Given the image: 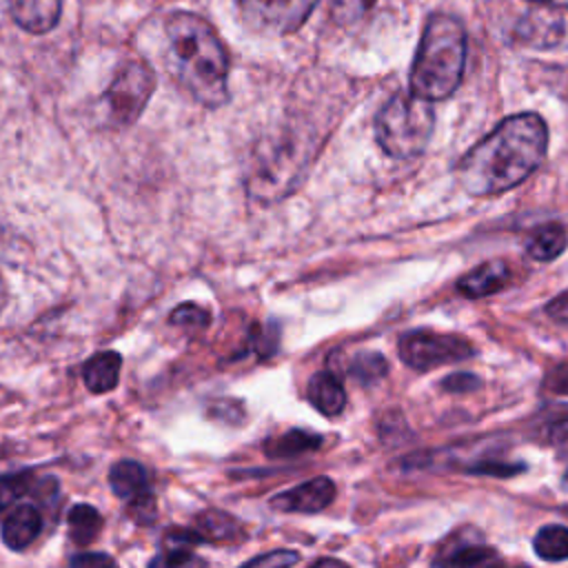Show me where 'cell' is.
Listing matches in <instances>:
<instances>
[{"mask_svg": "<svg viewBox=\"0 0 568 568\" xmlns=\"http://www.w3.org/2000/svg\"><path fill=\"white\" fill-rule=\"evenodd\" d=\"M548 126L537 113L499 122L457 164V180L470 195H497L521 184L544 160Z\"/></svg>", "mask_w": 568, "mask_h": 568, "instance_id": "cell-1", "label": "cell"}, {"mask_svg": "<svg viewBox=\"0 0 568 568\" xmlns=\"http://www.w3.org/2000/svg\"><path fill=\"white\" fill-rule=\"evenodd\" d=\"M169 64L180 84L202 104L229 98V53L215 29L191 11H173L164 24Z\"/></svg>", "mask_w": 568, "mask_h": 568, "instance_id": "cell-2", "label": "cell"}, {"mask_svg": "<svg viewBox=\"0 0 568 568\" xmlns=\"http://www.w3.org/2000/svg\"><path fill=\"white\" fill-rule=\"evenodd\" d=\"M466 67V29L446 13H435L422 33L413 67L410 93L433 102L453 95Z\"/></svg>", "mask_w": 568, "mask_h": 568, "instance_id": "cell-3", "label": "cell"}, {"mask_svg": "<svg viewBox=\"0 0 568 568\" xmlns=\"http://www.w3.org/2000/svg\"><path fill=\"white\" fill-rule=\"evenodd\" d=\"M435 113L430 102L413 95H393L375 118V138L382 151L397 160L419 155L433 133Z\"/></svg>", "mask_w": 568, "mask_h": 568, "instance_id": "cell-4", "label": "cell"}, {"mask_svg": "<svg viewBox=\"0 0 568 568\" xmlns=\"http://www.w3.org/2000/svg\"><path fill=\"white\" fill-rule=\"evenodd\" d=\"M155 89V73L144 60H129L115 71L106 93V113L118 124H131L144 111Z\"/></svg>", "mask_w": 568, "mask_h": 568, "instance_id": "cell-5", "label": "cell"}, {"mask_svg": "<svg viewBox=\"0 0 568 568\" xmlns=\"http://www.w3.org/2000/svg\"><path fill=\"white\" fill-rule=\"evenodd\" d=\"M399 359L415 371H430L444 364L468 359L475 348L468 339L450 333L408 331L397 342Z\"/></svg>", "mask_w": 568, "mask_h": 568, "instance_id": "cell-6", "label": "cell"}, {"mask_svg": "<svg viewBox=\"0 0 568 568\" xmlns=\"http://www.w3.org/2000/svg\"><path fill=\"white\" fill-rule=\"evenodd\" d=\"M317 0H240L242 20L257 33L286 36L297 31Z\"/></svg>", "mask_w": 568, "mask_h": 568, "instance_id": "cell-7", "label": "cell"}, {"mask_svg": "<svg viewBox=\"0 0 568 568\" xmlns=\"http://www.w3.org/2000/svg\"><path fill=\"white\" fill-rule=\"evenodd\" d=\"M111 490L129 504L133 519L149 524L155 517V497L146 479V470L133 459H120L109 470Z\"/></svg>", "mask_w": 568, "mask_h": 568, "instance_id": "cell-8", "label": "cell"}, {"mask_svg": "<svg viewBox=\"0 0 568 568\" xmlns=\"http://www.w3.org/2000/svg\"><path fill=\"white\" fill-rule=\"evenodd\" d=\"M477 535H468L455 530L439 548L435 557L437 568H504V559L490 546H484L475 539Z\"/></svg>", "mask_w": 568, "mask_h": 568, "instance_id": "cell-9", "label": "cell"}, {"mask_svg": "<svg viewBox=\"0 0 568 568\" xmlns=\"http://www.w3.org/2000/svg\"><path fill=\"white\" fill-rule=\"evenodd\" d=\"M337 493V486L331 477L317 475L313 479H306L288 490H282L271 497V506L282 513H304L313 515L324 510Z\"/></svg>", "mask_w": 568, "mask_h": 568, "instance_id": "cell-10", "label": "cell"}, {"mask_svg": "<svg viewBox=\"0 0 568 568\" xmlns=\"http://www.w3.org/2000/svg\"><path fill=\"white\" fill-rule=\"evenodd\" d=\"M11 18L29 33L51 31L62 13V0H7Z\"/></svg>", "mask_w": 568, "mask_h": 568, "instance_id": "cell-11", "label": "cell"}, {"mask_svg": "<svg viewBox=\"0 0 568 568\" xmlns=\"http://www.w3.org/2000/svg\"><path fill=\"white\" fill-rule=\"evenodd\" d=\"M508 277H510L508 264L504 260H490V262H484L477 268L468 271L464 277H459L457 291L464 297L479 300V297L501 291L506 286Z\"/></svg>", "mask_w": 568, "mask_h": 568, "instance_id": "cell-12", "label": "cell"}, {"mask_svg": "<svg viewBox=\"0 0 568 568\" xmlns=\"http://www.w3.org/2000/svg\"><path fill=\"white\" fill-rule=\"evenodd\" d=\"M306 397L317 408V413L326 417H337L346 406V390L339 377L331 371H317L308 379Z\"/></svg>", "mask_w": 568, "mask_h": 568, "instance_id": "cell-13", "label": "cell"}, {"mask_svg": "<svg viewBox=\"0 0 568 568\" xmlns=\"http://www.w3.org/2000/svg\"><path fill=\"white\" fill-rule=\"evenodd\" d=\"M42 528V515L36 506H18L13 513H9L2 521V541L11 550L27 548Z\"/></svg>", "mask_w": 568, "mask_h": 568, "instance_id": "cell-14", "label": "cell"}, {"mask_svg": "<svg viewBox=\"0 0 568 568\" xmlns=\"http://www.w3.org/2000/svg\"><path fill=\"white\" fill-rule=\"evenodd\" d=\"M122 368V357L115 351H102L95 353L89 362L82 366V379L84 386L91 393H109L118 386Z\"/></svg>", "mask_w": 568, "mask_h": 568, "instance_id": "cell-15", "label": "cell"}, {"mask_svg": "<svg viewBox=\"0 0 568 568\" xmlns=\"http://www.w3.org/2000/svg\"><path fill=\"white\" fill-rule=\"evenodd\" d=\"M564 31H566L564 13L552 11V9L532 11L521 22L524 40L530 42L532 47H552V44H557L561 40Z\"/></svg>", "mask_w": 568, "mask_h": 568, "instance_id": "cell-16", "label": "cell"}, {"mask_svg": "<svg viewBox=\"0 0 568 568\" xmlns=\"http://www.w3.org/2000/svg\"><path fill=\"white\" fill-rule=\"evenodd\" d=\"M320 446H322L320 435L302 428H291L277 437H268L264 442V453L271 459H291V457H300L304 453L317 450Z\"/></svg>", "mask_w": 568, "mask_h": 568, "instance_id": "cell-17", "label": "cell"}, {"mask_svg": "<svg viewBox=\"0 0 568 568\" xmlns=\"http://www.w3.org/2000/svg\"><path fill=\"white\" fill-rule=\"evenodd\" d=\"M193 530L202 537V541H215V544H229L242 537V524L224 510L200 513L195 517Z\"/></svg>", "mask_w": 568, "mask_h": 568, "instance_id": "cell-18", "label": "cell"}, {"mask_svg": "<svg viewBox=\"0 0 568 568\" xmlns=\"http://www.w3.org/2000/svg\"><path fill=\"white\" fill-rule=\"evenodd\" d=\"M532 548L544 561H564L568 559V526L546 524L532 537Z\"/></svg>", "mask_w": 568, "mask_h": 568, "instance_id": "cell-19", "label": "cell"}, {"mask_svg": "<svg viewBox=\"0 0 568 568\" xmlns=\"http://www.w3.org/2000/svg\"><path fill=\"white\" fill-rule=\"evenodd\" d=\"M566 246H568V233H566V229L559 226V224H548V226L539 229V231L530 237L526 251H528V255H530L532 260H537V262H550V260H555L557 255H561V253L566 251Z\"/></svg>", "mask_w": 568, "mask_h": 568, "instance_id": "cell-20", "label": "cell"}, {"mask_svg": "<svg viewBox=\"0 0 568 568\" xmlns=\"http://www.w3.org/2000/svg\"><path fill=\"white\" fill-rule=\"evenodd\" d=\"M102 528V515L89 504H78L69 510V535L78 546L91 544Z\"/></svg>", "mask_w": 568, "mask_h": 568, "instance_id": "cell-21", "label": "cell"}, {"mask_svg": "<svg viewBox=\"0 0 568 568\" xmlns=\"http://www.w3.org/2000/svg\"><path fill=\"white\" fill-rule=\"evenodd\" d=\"M388 373V362L382 353L364 351L348 362V375L359 384H373Z\"/></svg>", "mask_w": 568, "mask_h": 568, "instance_id": "cell-22", "label": "cell"}, {"mask_svg": "<svg viewBox=\"0 0 568 568\" xmlns=\"http://www.w3.org/2000/svg\"><path fill=\"white\" fill-rule=\"evenodd\" d=\"M204 559L193 552L191 546L166 544L164 548L149 561V568H204Z\"/></svg>", "mask_w": 568, "mask_h": 568, "instance_id": "cell-23", "label": "cell"}, {"mask_svg": "<svg viewBox=\"0 0 568 568\" xmlns=\"http://www.w3.org/2000/svg\"><path fill=\"white\" fill-rule=\"evenodd\" d=\"M33 477L31 473H11L0 475V510L16 504L20 497H24L31 490Z\"/></svg>", "mask_w": 568, "mask_h": 568, "instance_id": "cell-24", "label": "cell"}, {"mask_svg": "<svg viewBox=\"0 0 568 568\" xmlns=\"http://www.w3.org/2000/svg\"><path fill=\"white\" fill-rule=\"evenodd\" d=\"M171 324L180 326V328H191V331H202L209 326L211 322V315L206 308L193 304V302H186V304H180L178 308H173L171 317H169Z\"/></svg>", "mask_w": 568, "mask_h": 568, "instance_id": "cell-25", "label": "cell"}, {"mask_svg": "<svg viewBox=\"0 0 568 568\" xmlns=\"http://www.w3.org/2000/svg\"><path fill=\"white\" fill-rule=\"evenodd\" d=\"M375 4V0H331V18L337 24H353L357 22L368 9Z\"/></svg>", "mask_w": 568, "mask_h": 568, "instance_id": "cell-26", "label": "cell"}, {"mask_svg": "<svg viewBox=\"0 0 568 568\" xmlns=\"http://www.w3.org/2000/svg\"><path fill=\"white\" fill-rule=\"evenodd\" d=\"M297 561H300V552L297 550L277 548V550H268L264 555H257V557L244 561L237 568H291Z\"/></svg>", "mask_w": 568, "mask_h": 568, "instance_id": "cell-27", "label": "cell"}, {"mask_svg": "<svg viewBox=\"0 0 568 568\" xmlns=\"http://www.w3.org/2000/svg\"><path fill=\"white\" fill-rule=\"evenodd\" d=\"M473 475H493V477H513L521 470H526L524 464L517 462H497V459H479L466 468Z\"/></svg>", "mask_w": 568, "mask_h": 568, "instance_id": "cell-28", "label": "cell"}, {"mask_svg": "<svg viewBox=\"0 0 568 568\" xmlns=\"http://www.w3.org/2000/svg\"><path fill=\"white\" fill-rule=\"evenodd\" d=\"M479 386H481V379L473 373H466V371L453 373V375L442 379V388L448 390V393H473Z\"/></svg>", "mask_w": 568, "mask_h": 568, "instance_id": "cell-29", "label": "cell"}, {"mask_svg": "<svg viewBox=\"0 0 568 568\" xmlns=\"http://www.w3.org/2000/svg\"><path fill=\"white\" fill-rule=\"evenodd\" d=\"M69 568H118V564L106 552H80L71 557Z\"/></svg>", "mask_w": 568, "mask_h": 568, "instance_id": "cell-30", "label": "cell"}, {"mask_svg": "<svg viewBox=\"0 0 568 568\" xmlns=\"http://www.w3.org/2000/svg\"><path fill=\"white\" fill-rule=\"evenodd\" d=\"M546 313L555 320V322H561V324H568V291L557 295L555 300L548 302L546 306Z\"/></svg>", "mask_w": 568, "mask_h": 568, "instance_id": "cell-31", "label": "cell"}, {"mask_svg": "<svg viewBox=\"0 0 568 568\" xmlns=\"http://www.w3.org/2000/svg\"><path fill=\"white\" fill-rule=\"evenodd\" d=\"M548 437H550V444H555L559 448H568V415L552 422V426L548 430Z\"/></svg>", "mask_w": 568, "mask_h": 568, "instance_id": "cell-32", "label": "cell"}, {"mask_svg": "<svg viewBox=\"0 0 568 568\" xmlns=\"http://www.w3.org/2000/svg\"><path fill=\"white\" fill-rule=\"evenodd\" d=\"M308 568H351V566L337 557H320Z\"/></svg>", "mask_w": 568, "mask_h": 568, "instance_id": "cell-33", "label": "cell"}, {"mask_svg": "<svg viewBox=\"0 0 568 568\" xmlns=\"http://www.w3.org/2000/svg\"><path fill=\"white\" fill-rule=\"evenodd\" d=\"M4 302H7V286H4V282H2V277H0V311H2Z\"/></svg>", "mask_w": 568, "mask_h": 568, "instance_id": "cell-34", "label": "cell"}, {"mask_svg": "<svg viewBox=\"0 0 568 568\" xmlns=\"http://www.w3.org/2000/svg\"><path fill=\"white\" fill-rule=\"evenodd\" d=\"M528 2H544V0H528Z\"/></svg>", "mask_w": 568, "mask_h": 568, "instance_id": "cell-35", "label": "cell"}, {"mask_svg": "<svg viewBox=\"0 0 568 568\" xmlns=\"http://www.w3.org/2000/svg\"><path fill=\"white\" fill-rule=\"evenodd\" d=\"M564 513H566V515H568V506H566V508H564Z\"/></svg>", "mask_w": 568, "mask_h": 568, "instance_id": "cell-36", "label": "cell"}, {"mask_svg": "<svg viewBox=\"0 0 568 568\" xmlns=\"http://www.w3.org/2000/svg\"><path fill=\"white\" fill-rule=\"evenodd\" d=\"M506 568V566H504ZM517 568H528V566H517Z\"/></svg>", "mask_w": 568, "mask_h": 568, "instance_id": "cell-37", "label": "cell"}, {"mask_svg": "<svg viewBox=\"0 0 568 568\" xmlns=\"http://www.w3.org/2000/svg\"><path fill=\"white\" fill-rule=\"evenodd\" d=\"M564 479H566V484H568V473H566V477H564Z\"/></svg>", "mask_w": 568, "mask_h": 568, "instance_id": "cell-38", "label": "cell"}]
</instances>
